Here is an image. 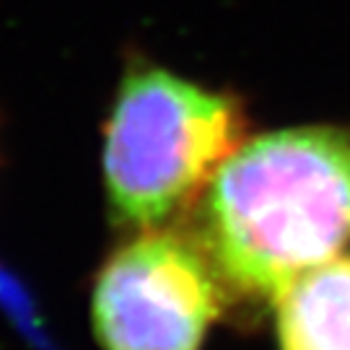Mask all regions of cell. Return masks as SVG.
Listing matches in <instances>:
<instances>
[{"label": "cell", "mask_w": 350, "mask_h": 350, "mask_svg": "<svg viewBox=\"0 0 350 350\" xmlns=\"http://www.w3.org/2000/svg\"><path fill=\"white\" fill-rule=\"evenodd\" d=\"M237 101L163 68L130 70L104 130V189L120 224L150 231L211 187L241 146Z\"/></svg>", "instance_id": "obj_2"}, {"label": "cell", "mask_w": 350, "mask_h": 350, "mask_svg": "<svg viewBox=\"0 0 350 350\" xmlns=\"http://www.w3.org/2000/svg\"><path fill=\"white\" fill-rule=\"evenodd\" d=\"M280 350H350V257H332L278 296Z\"/></svg>", "instance_id": "obj_4"}, {"label": "cell", "mask_w": 350, "mask_h": 350, "mask_svg": "<svg viewBox=\"0 0 350 350\" xmlns=\"http://www.w3.org/2000/svg\"><path fill=\"white\" fill-rule=\"evenodd\" d=\"M208 252L169 231H140L101 265L91 327L101 350H200L221 309Z\"/></svg>", "instance_id": "obj_3"}, {"label": "cell", "mask_w": 350, "mask_h": 350, "mask_svg": "<svg viewBox=\"0 0 350 350\" xmlns=\"http://www.w3.org/2000/svg\"><path fill=\"white\" fill-rule=\"evenodd\" d=\"M202 224L226 286L278 299L350 241V130L288 127L241 143L213 176Z\"/></svg>", "instance_id": "obj_1"}]
</instances>
